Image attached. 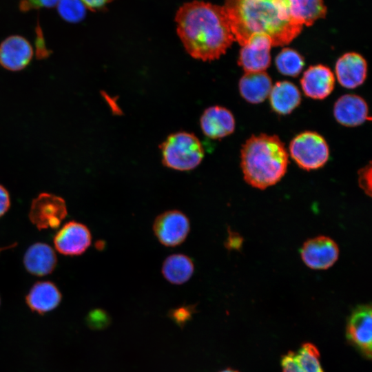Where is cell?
<instances>
[{
	"instance_id": "1",
	"label": "cell",
	"mask_w": 372,
	"mask_h": 372,
	"mask_svg": "<svg viewBox=\"0 0 372 372\" xmlns=\"http://www.w3.org/2000/svg\"><path fill=\"white\" fill-rule=\"evenodd\" d=\"M175 20L186 51L195 59H218L235 41L223 6L200 1L186 3Z\"/></svg>"
},
{
	"instance_id": "2",
	"label": "cell",
	"mask_w": 372,
	"mask_h": 372,
	"mask_svg": "<svg viewBox=\"0 0 372 372\" xmlns=\"http://www.w3.org/2000/svg\"><path fill=\"white\" fill-rule=\"evenodd\" d=\"M223 8L234 39L241 46L254 34H265L273 46H283L302 29L282 0H225Z\"/></svg>"
},
{
	"instance_id": "3",
	"label": "cell",
	"mask_w": 372,
	"mask_h": 372,
	"mask_svg": "<svg viewBox=\"0 0 372 372\" xmlns=\"http://www.w3.org/2000/svg\"><path fill=\"white\" fill-rule=\"evenodd\" d=\"M288 152L276 135H253L242 145L240 166L245 180L260 189L276 184L288 165Z\"/></svg>"
},
{
	"instance_id": "4",
	"label": "cell",
	"mask_w": 372,
	"mask_h": 372,
	"mask_svg": "<svg viewBox=\"0 0 372 372\" xmlns=\"http://www.w3.org/2000/svg\"><path fill=\"white\" fill-rule=\"evenodd\" d=\"M161 147L163 165L178 171L196 168L204 157V149L199 139L185 132L171 134Z\"/></svg>"
},
{
	"instance_id": "5",
	"label": "cell",
	"mask_w": 372,
	"mask_h": 372,
	"mask_svg": "<svg viewBox=\"0 0 372 372\" xmlns=\"http://www.w3.org/2000/svg\"><path fill=\"white\" fill-rule=\"evenodd\" d=\"M289 153L300 167L313 170L326 164L329 157V148L320 134L306 131L291 140Z\"/></svg>"
},
{
	"instance_id": "6",
	"label": "cell",
	"mask_w": 372,
	"mask_h": 372,
	"mask_svg": "<svg viewBox=\"0 0 372 372\" xmlns=\"http://www.w3.org/2000/svg\"><path fill=\"white\" fill-rule=\"evenodd\" d=\"M190 231L188 217L181 211L171 209L159 214L154 221L153 231L164 246L176 247L187 238Z\"/></svg>"
},
{
	"instance_id": "7",
	"label": "cell",
	"mask_w": 372,
	"mask_h": 372,
	"mask_svg": "<svg viewBox=\"0 0 372 372\" xmlns=\"http://www.w3.org/2000/svg\"><path fill=\"white\" fill-rule=\"evenodd\" d=\"M66 215L65 203L59 196L43 193L32 202L30 219L39 229L57 228Z\"/></svg>"
},
{
	"instance_id": "8",
	"label": "cell",
	"mask_w": 372,
	"mask_h": 372,
	"mask_svg": "<svg viewBox=\"0 0 372 372\" xmlns=\"http://www.w3.org/2000/svg\"><path fill=\"white\" fill-rule=\"evenodd\" d=\"M304 263L316 270L327 269L332 267L339 256L336 242L329 237L319 236L307 240L300 250Z\"/></svg>"
},
{
	"instance_id": "9",
	"label": "cell",
	"mask_w": 372,
	"mask_h": 372,
	"mask_svg": "<svg viewBox=\"0 0 372 372\" xmlns=\"http://www.w3.org/2000/svg\"><path fill=\"white\" fill-rule=\"evenodd\" d=\"M371 312L370 305L358 306L351 313L346 328L348 340L368 358L372 350Z\"/></svg>"
},
{
	"instance_id": "10",
	"label": "cell",
	"mask_w": 372,
	"mask_h": 372,
	"mask_svg": "<svg viewBox=\"0 0 372 372\" xmlns=\"http://www.w3.org/2000/svg\"><path fill=\"white\" fill-rule=\"evenodd\" d=\"M271 39L265 34H254L240 49L238 65L245 72H263L271 63Z\"/></svg>"
},
{
	"instance_id": "11",
	"label": "cell",
	"mask_w": 372,
	"mask_h": 372,
	"mask_svg": "<svg viewBox=\"0 0 372 372\" xmlns=\"http://www.w3.org/2000/svg\"><path fill=\"white\" fill-rule=\"evenodd\" d=\"M34 55L29 41L21 35H10L0 43V65L9 71H21L28 66Z\"/></svg>"
},
{
	"instance_id": "12",
	"label": "cell",
	"mask_w": 372,
	"mask_h": 372,
	"mask_svg": "<svg viewBox=\"0 0 372 372\" xmlns=\"http://www.w3.org/2000/svg\"><path fill=\"white\" fill-rule=\"evenodd\" d=\"M89 229L75 221L66 223L56 234L54 244L62 254L78 256L84 253L91 244Z\"/></svg>"
},
{
	"instance_id": "13",
	"label": "cell",
	"mask_w": 372,
	"mask_h": 372,
	"mask_svg": "<svg viewBox=\"0 0 372 372\" xmlns=\"http://www.w3.org/2000/svg\"><path fill=\"white\" fill-rule=\"evenodd\" d=\"M300 84L307 96L321 100L332 92L335 76L330 68L325 65H312L304 72Z\"/></svg>"
},
{
	"instance_id": "14",
	"label": "cell",
	"mask_w": 372,
	"mask_h": 372,
	"mask_svg": "<svg viewBox=\"0 0 372 372\" xmlns=\"http://www.w3.org/2000/svg\"><path fill=\"white\" fill-rule=\"evenodd\" d=\"M335 74L340 84L348 89L361 85L367 75V63L364 58L356 52H347L335 63Z\"/></svg>"
},
{
	"instance_id": "15",
	"label": "cell",
	"mask_w": 372,
	"mask_h": 372,
	"mask_svg": "<svg viewBox=\"0 0 372 372\" xmlns=\"http://www.w3.org/2000/svg\"><path fill=\"white\" fill-rule=\"evenodd\" d=\"M366 101L355 94H344L335 103L333 115L335 120L347 127H355L364 123L369 117Z\"/></svg>"
},
{
	"instance_id": "16",
	"label": "cell",
	"mask_w": 372,
	"mask_h": 372,
	"mask_svg": "<svg viewBox=\"0 0 372 372\" xmlns=\"http://www.w3.org/2000/svg\"><path fill=\"white\" fill-rule=\"evenodd\" d=\"M235 118L227 108L218 105L206 109L200 118V127L207 137L217 139L234 132Z\"/></svg>"
},
{
	"instance_id": "17",
	"label": "cell",
	"mask_w": 372,
	"mask_h": 372,
	"mask_svg": "<svg viewBox=\"0 0 372 372\" xmlns=\"http://www.w3.org/2000/svg\"><path fill=\"white\" fill-rule=\"evenodd\" d=\"M242 97L250 103L263 102L269 96L272 82L269 74L263 72H245L239 81Z\"/></svg>"
},
{
	"instance_id": "18",
	"label": "cell",
	"mask_w": 372,
	"mask_h": 372,
	"mask_svg": "<svg viewBox=\"0 0 372 372\" xmlns=\"http://www.w3.org/2000/svg\"><path fill=\"white\" fill-rule=\"evenodd\" d=\"M23 262L28 272L42 276L50 273L54 270L56 265V257L50 246L37 242L28 249Z\"/></svg>"
},
{
	"instance_id": "19",
	"label": "cell",
	"mask_w": 372,
	"mask_h": 372,
	"mask_svg": "<svg viewBox=\"0 0 372 372\" xmlns=\"http://www.w3.org/2000/svg\"><path fill=\"white\" fill-rule=\"evenodd\" d=\"M61 300L59 290L48 281L35 283L26 296V303L30 309L40 314L53 310Z\"/></svg>"
},
{
	"instance_id": "20",
	"label": "cell",
	"mask_w": 372,
	"mask_h": 372,
	"mask_svg": "<svg viewBox=\"0 0 372 372\" xmlns=\"http://www.w3.org/2000/svg\"><path fill=\"white\" fill-rule=\"evenodd\" d=\"M269 96L273 111L282 115L290 114L301 101L298 88L287 81H278L272 85Z\"/></svg>"
},
{
	"instance_id": "21",
	"label": "cell",
	"mask_w": 372,
	"mask_h": 372,
	"mask_svg": "<svg viewBox=\"0 0 372 372\" xmlns=\"http://www.w3.org/2000/svg\"><path fill=\"white\" fill-rule=\"evenodd\" d=\"M290 17L302 26H309L324 18L327 8L323 0H282Z\"/></svg>"
},
{
	"instance_id": "22",
	"label": "cell",
	"mask_w": 372,
	"mask_h": 372,
	"mask_svg": "<svg viewBox=\"0 0 372 372\" xmlns=\"http://www.w3.org/2000/svg\"><path fill=\"white\" fill-rule=\"evenodd\" d=\"M194 271L192 260L187 255L174 254L165 258L162 266L163 277L170 283L182 285L187 282Z\"/></svg>"
},
{
	"instance_id": "23",
	"label": "cell",
	"mask_w": 372,
	"mask_h": 372,
	"mask_svg": "<svg viewBox=\"0 0 372 372\" xmlns=\"http://www.w3.org/2000/svg\"><path fill=\"white\" fill-rule=\"evenodd\" d=\"M275 63L280 73L294 77L301 72L304 65V60L297 51L285 48L276 56Z\"/></svg>"
},
{
	"instance_id": "24",
	"label": "cell",
	"mask_w": 372,
	"mask_h": 372,
	"mask_svg": "<svg viewBox=\"0 0 372 372\" xmlns=\"http://www.w3.org/2000/svg\"><path fill=\"white\" fill-rule=\"evenodd\" d=\"M294 356L302 372H324L319 361V351L313 344H303Z\"/></svg>"
},
{
	"instance_id": "25",
	"label": "cell",
	"mask_w": 372,
	"mask_h": 372,
	"mask_svg": "<svg viewBox=\"0 0 372 372\" xmlns=\"http://www.w3.org/2000/svg\"><path fill=\"white\" fill-rule=\"evenodd\" d=\"M56 8L59 15L68 23H79L86 15L87 8L81 0H59Z\"/></svg>"
},
{
	"instance_id": "26",
	"label": "cell",
	"mask_w": 372,
	"mask_h": 372,
	"mask_svg": "<svg viewBox=\"0 0 372 372\" xmlns=\"http://www.w3.org/2000/svg\"><path fill=\"white\" fill-rule=\"evenodd\" d=\"M195 312V305H185L170 310L168 313V316L178 327L183 328L190 321Z\"/></svg>"
},
{
	"instance_id": "27",
	"label": "cell",
	"mask_w": 372,
	"mask_h": 372,
	"mask_svg": "<svg viewBox=\"0 0 372 372\" xmlns=\"http://www.w3.org/2000/svg\"><path fill=\"white\" fill-rule=\"evenodd\" d=\"M86 322L90 329L101 330L110 325L111 319L107 311L101 309H96L89 313Z\"/></svg>"
},
{
	"instance_id": "28",
	"label": "cell",
	"mask_w": 372,
	"mask_h": 372,
	"mask_svg": "<svg viewBox=\"0 0 372 372\" xmlns=\"http://www.w3.org/2000/svg\"><path fill=\"white\" fill-rule=\"evenodd\" d=\"M59 0H21L19 8L23 12L39 8H52L56 7Z\"/></svg>"
},
{
	"instance_id": "29",
	"label": "cell",
	"mask_w": 372,
	"mask_h": 372,
	"mask_svg": "<svg viewBox=\"0 0 372 372\" xmlns=\"http://www.w3.org/2000/svg\"><path fill=\"white\" fill-rule=\"evenodd\" d=\"M35 41L37 57L40 59L47 58L50 52L45 45L43 35L39 26L36 29Z\"/></svg>"
},
{
	"instance_id": "30",
	"label": "cell",
	"mask_w": 372,
	"mask_h": 372,
	"mask_svg": "<svg viewBox=\"0 0 372 372\" xmlns=\"http://www.w3.org/2000/svg\"><path fill=\"white\" fill-rule=\"evenodd\" d=\"M359 183L366 194L371 195V164L361 169L359 172Z\"/></svg>"
},
{
	"instance_id": "31",
	"label": "cell",
	"mask_w": 372,
	"mask_h": 372,
	"mask_svg": "<svg viewBox=\"0 0 372 372\" xmlns=\"http://www.w3.org/2000/svg\"><path fill=\"white\" fill-rule=\"evenodd\" d=\"M283 372H302L298 364L294 353L289 351L285 355L281 361Z\"/></svg>"
},
{
	"instance_id": "32",
	"label": "cell",
	"mask_w": 372,
	"mask_h": 372,
	"mask_svg": "<svg viewBox=\"0 0 372 372\" xmlns=\"http://www.w3.org/2000/svg\"><path fill=\"white\" fill-rule=\"evenodd\" d=\"M87 9L97 11L105 7L113 0H81Z\"/></svg>"
},
{
	"instance_id": "33",
	"label": "cell",
	"mask_w": 372,
	"mask_h": 372,
	"mask_svg": "<svg viewBox=\"0 0 372 372\" xmlns=\"http://www.w3.org/2000/svg\"><path fill=\"white\" fill-rule=\"evenodd\" d=\"M10 205V200L8 192L0 185V216L8 211Z\"/></svg>"
},
{
	"instance_id": "34",
	"label": "cell",
	"mask_w": 372,
	"mask_h": 372,
	"mask_svg": "<svg viewBox=\"0 0 372 372\" xmlns=\"http://www.w3.org/2000/svg\"><path fill=\"white\" fill-rule=\"evenodd\" d=\"M220 372H238V371H235V370L231 369H226L223 370V371H221Z\"/></svg>"
},
{
	"instance_id": "35",
	"label": "cell",
	"mask_w": 372,
	"mask_h": 372,
	"mask_svg": "<svg viewBox=\"0 0 372 372\" xmlns=\"http://www.w3.org/2000/svg\"><path fill=\"white\" fill-rule=\"evenodd\" d=\"M10 247H6V248H0V251H1V250L4 249H7V248H10Z\"/></svg>"
}]
</instances>
